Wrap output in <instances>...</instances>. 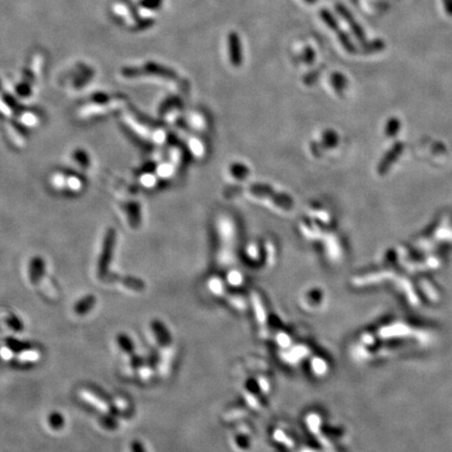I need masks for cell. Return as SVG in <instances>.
Segmentation results:
<instances>
[{
    "mask_svg": "<svg viewBox=\"0 0 452 452\" xmlns=\"http://www.w3.org/2000/svg\"><path fill=\"white\" fill-rule=\"evenodd\" d=\"M45 274V264L43 259L34 258L29 264V279L32 284L38 285Z\"/></svg>",
    "mask_w": 452,
    "mask_h": 452,
    "instance_id": "cell-3",
    "label": "cell"
},
{
    "mask_svg": "<svg viewBox=\"0 0 452 452\" xmlns=\"http://www.w3.org/2000/svg\"><path fill=\"white\" fill-rule=\"evenodd\" d=\"M72 160L75 162V165L80 166L81 169H86L90 166V160L87 156V154L83 150H77L72 155Z\"/></svg>",
    "mask_w": 452,
    "mask_h": 452,
    "instance_id": "cell-8",
    "label": "cell"
},
{
    "mask_svg": "<svg viewBox=\"0 0 452 452\" xmlns=\"http://www.w3.org/2000/svg\"><path fill=\"white\" fill-rule=\"evenodd\" d=\"M49 424L50 426L54 429V430H60L63 428L64 424H65V420L64 417L62 416L60 413H53L49 416Z\"/></svg>",
    "mask_w": 452,
    "mask_h": 452,
    "instance_id": "cell-7",
    "label": "cell"
},
{
    "mask_svg": "<svg viewBox=\"0 0 452 452\" xmlns=\"http://www.w3.org/2000/svg\"><path fill=\"white\" fill-rule=\"evenodd\" d=\"M131 451L132 452H146V449L142 442L135 440L131 443Z\"/></svg>",
    "mask_w": 452,
    "mask_h": 452,
    "instance_id": "cell-12",
    "label": "cell"
},
{
    "mask_svg": "<svg viewBox=\"0 0 452 452\" xmlns=\"http://www.w3.org/2000/svg\"><path fill=\"white\" fill-rule=\"evenodd\" d=\"M152 329H153L155 335H156V337L158 338V340L161 342V345H167L165 339L169 338V335H165L166 329H165V326L162 325V323L159 322V321H153Z\"/></svg>",
    "mask_w": 452,
    "mask_h": 452,
    "instance_id": "cell-9",
    "label": "cell"
},
{
    "mask_svg": "<svg viewBox=\"0 0 452 452\" xmlns=\"http://www.w3.org/2000/svg\"><path fill=\"white\" fill-rule=\"evenodd\" d=\"M52 183L57 189L60 190H67L70 192H77L83 188L82 180L73 175L66 176L65 174L58 173L53 176Z\"/></svg>",
    "mask_w": 452,
    "mask_h": 452,
    "instance_id": "cell-2",
    "label": "cell"
},
{
    "mask_svg": "<svg viewBox=\"0 0 452 452\" xmlns=\"http://www.w3.org/2000/svg\"><path fill=\"white\" fill-rule=\"evenodd\" d=\"M115 243V232L113 229L108 230L106 233V239L104 241L103 252L100 257L99 266H98V273L99 277L102 279H105L107 277L108 272V266L111 262L112 254H113V247Z\"/></svg>",
    "mask_w": 452,
    "mask_h": 452,
    "instance_id": "cell-1",
    "label": "cell"
},
{
    "mask_svg": "<svg viewBox=\"0 0 452 452\" xmlns=\"http://www.w3.org/2000/svg\"><path fill=\"white\" fill-rule=\"evenodd\" d=\"M7 324L10 326V329H12L15 332H21L23 331L24 326H23V322L20 320V318L16 315H11L6 319Z\"/></svg>",
    "mask_w": 452,
    "mask_h": 452,
    "instance_id": "cell-10",
    "label": "cell"
},
{
    "mask_svg": "<svg viewBox=\"0 0 452 452\" xmlns=\"http://www.w3.org/2000/svg\"><path fill=\"white\" fill-rule=\"evenodd\" d=\"M130 364H131V366H132L133 368H135V369L140 368V367H142V366L144 365V359H143V357H140V356L135 355V354H132V355L130 356Z\"/></svg>",
    "mask_w": 452,
    "mask_h": 452,
    "instance_id": "cell-11",
    "label": "cell"
},
{
    "mask_svg": "<svg viewBox=\"0 0 452 452\" xmlns=\"http://www.w3.org/2000/svg\"><path fill=\"white\" fill-rule=\"evenodd\" d=\"M96 302L97 300L95 295H87L77 302V304L74 306V312L77 315H86L95 307Z\"/></svg>",
    "mask_w": 452,
    "mask_h": 452,
    "instance_id": "cell-4",
    "label": "cell"
},
{
    "mask_svg": "<svg viewBox=\"0 0 452 452\" xmlns=\"http://www.w3.org/2000/svg\"><path fill=\"white\" fill-rule=\"evenodd\" d=\"M116 340H117V344H118V347L120 348V350L124 352V353H126V354H128V355H132V354H134V350H135V346H134V344H133V341H132V339L127 335V334H118L117 335V337H116Z\"/></svg>",
    "mask_w": 452,
    "mask_h": 452,
    "instance_id": "cell-6",
    "label": "cell"
},
{
    "mask_svg": "<svg viewBox=\"0 0 452 452\" xmlns=\"http://www.w3.org/2000/svg\"><path fill=\"white\" fill-rule=\"evenodd\" d=\"M6 344H7V347L14 353H21L23 351H28L29 349L33 348V345L30 344V342L21 341V340L15 339L12 337L8 338L6 340Z\"/></svg>",
    "mask_w": 452,
    "mask_h": 452,
    "instance_id": "cell-5",
    "label": "cell"
}]
</instances>
